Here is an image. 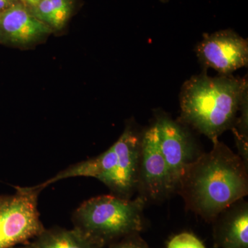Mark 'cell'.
<instances>
[{
    "instance_id": "obj_1",
    "label": "cell",
    "mask_w": 248,
    "mask_h": 248,
    "mask_svg": "<svg viewBox=\"0 0 248 248\" xmlns=\"http://www.w3.org/2000/svg\"><path fill=\"white\" fill-rule=\"evenodd\" d=\"M199 156L178 187L187 208L208 221L243 200L248 192V166L224 143Z\"/></svg>"
},
{
    "instance_id": "obj_2",
    "label": "cell",
    "mask_w": 248,
    "mask_h": 248,
    "mask_svg": "<svg viewBox=\"0 0 248 248\" xmlns=\"http://www.w3.org/2000/svg\"><path fill=\"white\" fill-rule=\"evenodd\" d=\"M248 96L247 78L232 75L212 78L204 71L183 85L179 121L213 141L232 128Z\"/></svg>"
},
{
    "instance_id": "obj_3",
    "label": "cell",
    "mask_w": 248,
    "mask_h": 248,
    "mask_svg": "<svg viewBox=\"0 0 248 248\" xmlns=\"http://www.w3.org/2000/svg\"><path fill=\"white\" fill-rule=\"evenodd\" d=\"M147 202L114 195H102L85 201L73 214L74 228L101 248L144 228L143 209Z\"/></svg>"
},
{
    "instance_id": "obj_4",
    "label": "cell",
    "mask_w": 248,
    "mask_h": 248,
    "mask_svg": "<svg viewBox=\"0 0 248 248\" xmlns=\"http://www.w3.org/2000/svg\"><path fill=\"white\" fill-rule=\"evenodd\" d=\"M16 190L0 195V248L29 244L45 230L37 208L42 190L35 186Z\"/></svg>"
},
{
    "instance_id": "obj_5",
    "label": "cell",
    "mask_w": 248,
    "mask_h": 248,
    "mask_svg": "<svg viewBox=\"0 0 248 248\" xmlns=\"http://www.w3.org/2000/svg\"><path fill=\"white\" fill-rule=\"evenodd\" d=\"M153 124L169 169L173 192H177L186 171L202 154L190 129L180 121L173 120L164 112H157Z\"/></svg>"
},
{
    "instance_id": "obj_6",
    "label": "cell",
    "mask_w": 248,
    "mask_h": 248,
    "mask_svg": "<svg viewBox=\"0 0 248 248\" xmlns=\"http://www.w3.org/2000/svg\"><path fill=\"white\" fill-rule=\"evenodd\" d=\"M195 52L204 71L213 68L220 76H230L248 66V40L231 29L204 34Z\"/></svg>"
},
{
    "instance_id": "obj_7",
    "label": "cell",
    "mask_w": 248,
    "mask_h": 248,
    "mask_svg": "<svg viewBox=\"0 0 248 248\" xmlns=\"http://www.w3.org/2000/svg\"><path fill=\"white\" fill-rule=\"evenodd\" d=\"M142 133L129 123L112 146L115 152L113 169L101 182L121 198L131 199L138 191Z\"/></svg>"
},
{
    "instance_id": "obj_8",
    "label": "cell",
    "mask_w": 248,
    "mask_h": 248,
    "mask_svg": "<svg viewBox=\"0 0 248 248\" xmlns=\"http://www.w3.org/2000/svg\"><path fill=\"white\" fill-rule=\"evenodd\" d=\"M138 191L146 202L162 200L174 193L153 123L142 133Z\"/></svg>"
},
{
    "instance_id": "obj_9",
    "label": "cell",
    "mask_w": 248,
    "mask_h": 248,
    "mask_svg": "<svg viewBox=\"0 0 248 248\" xmlns=\"http://www.w3.org/2000/svg\"><path fill=\"white\" fill-rule=\"evenodd\" d=\"M52 31L22 3H16L0 14V43L3 45L26 46L40 42Z\"/></svg>"
},
{
    "instance_id": "obj_10",
    "label": "cell",
    "mask_w": 248,
    "mask_h": 248,
    "mask_svg": "<svg viewBox=\"0 0 248 248\" xmlns=\"http://www.w3.org/2000/svg\"><path fill=\"white\" fill-rule=\"evenodd\" d=\"M242 200L236 202L218 215L219 219L215 229L217 247L248 248V203Z\"/></svg>"
},
{
    "instance_id": "obj_11",
    "label": "cell",
    "mask_w": 248,
    "mask_h": 248,
    "mask_svg": "<svg viewBox=\"0 0 248 248\" xmlns=\"http://www.w3.org/2000/svg\"><path fill=\"white\" fill-rule=\"evenodd\" d=\"M29 244L35 248H101L79 230L53 228L44 230Z\"/></svg>"
},
{
    "instance_id": "obj_12",
    "label": "cell",
    "mask_w": 248,
    "mask_h": 248,
    "mask_svg": "<svg viewBox=\"0 0 248 248\" xmlns=\"http://www.w3.org/2000/svg\"><path fill=\"white\" fill-rule=\"evenodd\" d=\"M234 126L231 129L234 135L235 141L239 151V156L248 166V96L241 104Z\"/></svg>"
},
{
    "instance_id": "obj_13",
    "label": "cell",
    "mask_w": 248,
    "mask_h": 248,
    "mask_svg": "<svg viewBox=\"0 0 248 248\" xmlns=\"http://www.w3.org/2000/svg\"><path fill=\"white\" fill-rule=\"evenodd\" d=\"M53 6V18L51 29H62L64 27L73 11V0H50Z\"/></svg>"
},
{
    "instance_id": "obj_14",
    "label": "cell",
    "mask_w": 248,
    "mask_h": 248,
    "mask_svg": "<svg viewBox=\"0 0 248 248\" xmlns=\"http://www.w3.org/2000/svg\"><path fill=\"white\" fill-rule=\"evenodd\" d=\"M167 248H205L203 243L195 235L182 232L172 237Z\"/></svg>"
},
{
    "instance_id": "obj_15",
    "label": "cell",
    "mask_w": 248,
    "mask_h": 248,
    "mask_svg": "<svg viewBox=\"0 0 248 248\" xmlns=\"http://www.w3.org/2000/svg\"><path fill=\"white\" fill-rule=\"evenodd\" d=\"M30 11L36 18L51 28L53 22V10L50 0H42Z\"/></svg>"
},
{
    "instance_id": "obj_16",
    "label": "cell",
    "mask_w": 248,
    "mask_h": 248,
    "mask_svg": "<svg viewBox=\"0 0 248 248\" xmlns=\"http://www.w3.org/2000/svg\"><path fill=\"white\" fill-rule=\"evenodd\" d=\"M110 248H151L147 244L140 233L128 235L113 244L110 245Z\"/></svg>"
},
{
    "instance_id": "obj_17",
    "label": "cell",
    "mask_w": 248,
    "mask_h": 248,
    "mask_svg": "<svg viewBox=\"0 0 248 248\" xmlns=\"http://www.w3.org/2000/svg\"><path fill=\"white\" fill-rule=\"evenodd\" d=\"M19 2L17 0H0V14Z\"/></svg>"
},
{
    "instance_id": "obj_18",
    "label": "cell",
    "mask_w": 248,
    "mask_h": 248,
    "mask_svg": "<svg viewBox=\"0 0 248 248\" xmlns=\"http://www.w3.org/2000/svg\"><path fill=\"white\" fill-rule=\"evenodd\" d=\"M40 1H42V0H25L24 4L30 9V8L33 7L36 4H38Z\"/></svg>"
},
{
    "instance_id": "obj_19",
    "label": "cell",
    "mask_w": 248,
    "mask_h": 248,
    "mask_svg": "<svg viewBox=\"0 0 248 248\" xmlns=\"http://www.w3.org/2000/svg\"><path fill=\"white\" fill-rule=\"evenodd\" d=\"M35 248L32 246L31 244L19 245V246H15L14 248Z\"/></svg>"
},
{
    "instance_id": "obj_20",
    "label": "cell",
    "mask_w": 248,
    "mask_h": 248,
    "mask_svg": "<svg viewBox=\"0 0 248 248\" xmlns=\"http://www.w3.org/2000/svg\"><path fill=\"white\" fill-rule=\"evenodd\" d=\"M161 3H164V4H166V3L169 2L170 0H159Z\"/></svg>"
},
{
    "instance_id": "obj_21",
    "label": "cell",
    "mask_w": 248,
    "mask_h": 248,
    "mask_svg": "<svg viewBox=\"0 0 248 248\" xmlns=\"http://www.w3.org/2000/svg\"><path fill=\"white\" fill-rule=\"evenodd\" d=\"M17 1H19V2L22 3V4H24V1L25 0H17Z\"/></svg>"
}]
</instances>
